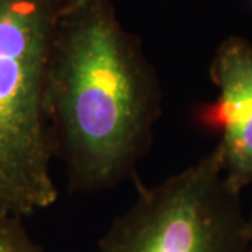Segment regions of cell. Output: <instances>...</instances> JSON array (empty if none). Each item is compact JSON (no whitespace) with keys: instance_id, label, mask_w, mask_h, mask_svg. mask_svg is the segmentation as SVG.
I'll use <instances>...</instances> for the list:
<instances>
[{"instance_id":"277c9868","label":"cell","mask_w":252,"mask_h":252,"mask_svg":"<svg viewBox=\"0 0 252 252\" xmlns=\"http://www.w3.org/2000/svg\"><path fill=\"white\" fill-rule=\"evenodd\" d=\"M209 74L216 97L199 105V125L215 132L225 180L237 190L252 185V42L230 35L217 46Z\"/></svg>"},{"instance_id":"5b68a950","label":"cell","mask_w":252,"mask_h":252,"mask_svg":"<svg viewBox=\"0 0 252 252\" xmlns=\"http://www.w3.org/2000/svg\"><path fill=\"white\" fill-rule=\"evenodd\" d=\"M0 252H42L30 235L21 217L0 212Z\"/></svg>"},{"instance_id":"8992f818","label":"cell","mask_w":252,"mask_h":252,"mask_svg":"<svg viewBox=\"0 0 252 252\" xmlns=\"http://www.w3.org/2000/svg\"><path fill=\"white\" fill-rule=\"evenodd\" d=\"M248 227H250V252H252V209L251 212H250V215H248Z\"/></svg>"},{"instance_id":"6da1fadb","label":"cell","mask_w":252,"mask_h":252,"mask_svg":"<svg viewBox=\"0 0 252 252\" xmlns=\"http://www.w3.org/2000/svg\"><path fill=\"white\" fill-rule=\"evenodd\" d=\"M161 84L114 0H70L55 30L46 108L69 187L104 192L135 175L161 114Z\"/></svg>"},{"instance_id":"3957f363","label":"cell","mask_w":252,"mask_h":252,"mask_svg":"<svg viewBox=\"0 0 252 252\" xmlns=\"http://www.w3.org/2000/svg\"><path fill=\"white\" fill-rule=\"evenodd\" d=\"M241 192L225 180L216 147L156 185L139 184L97 252H250Z\"/></svg>"},{"instance_id":"7a4b0ae2","label":"cell","mask_w":252,"mask_h":252,"mask_svg":"<svg viewBox=\"0 0 252 252\" xmlns=\"http://www.w3.org/2000/svg\"><path fill=\"white\" fill-rule=\"evenodd\" d=\"M70 0H0V212L54 206L59 190L46 77L59 17Z\"/></svg>"}]
</instances>
